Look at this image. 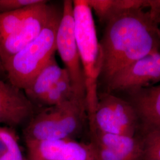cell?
<instances>
[{"label": "cell", "mask_w": 160, "mask_h": 160, "mask_svg": "<svg viewBox=\"0 0 160 160\" xmlns=\"http://www.w3.org/2000/svg\"><path fill=\"white\" fill-rule=\"evenodd\" d=\"M90 131L134 137L139 123L137 113L131 103L111 92L98 95Z\"/></svg>", "instance_id": "5"}, {"label": "cell", "mask_w": 160, "mask_h": 160, "mask_svg": "<svg viewBox=\"0 0 160 160\" xmlns=\"http://www.w3.org/2000/svg\"><path fill=\"white\" fill-rule=\"evenodd\" d=\"M73 12V1H64L57 34V51L68 74L75 97L86 102L85 78L75 37Z\"/></svg>", "instance_id": "6"}, {"label": "cell", "mask_w": 160, "mask_h": 160, "mask_svg": "<svg viewBox=\"0 0 160 160\" xmlns=\"http://www.w3.org/2000/svg\"><path fill=\"white\" fill-rule=\"evenodd\" d=\"M61 16L62 12L55 8L39 35L4 64L7 78L12 85L24 91L36 75L55 55Z\"/></svg>", "instance_id": "4"}, {"label": "cell", "mask_w": 160, "mask_h": 160, "mask_svg": "<svg viewBox=\"0 0 160 160\" xmlns=\"http://www.w3.org/2000/svg\"><path fill=\"white\" fill-rule=\"evenodd\" d=\"M87 119L86 102L74 97L35 113L23 129L24 141L74 139Z\"/></svg>", "instance_id": "3"}, {"label": "cell", "mask_w": 160, "mask_h": 160, "mask_svg": "<svg viewBox=\"0 0 160 160\" xmlns=\"http://www.w3.org/2000/svg\"><path fill=\"white\" fill-rule=\"evenodd\" d=\"M26 160H97L92 142H80L74 139L25 141Z\"/></svg>", "instance_id": "8"}, {"label": "cell", "mask_w": 160, "mask_h": 160, "mask_svg": "<svg viewBox=\"0 0 160 160\" xmlns=\"http://www.w3.org/2000/svg\"><path fill=\"white\" fill-rule=\"evenodd\" d=\"M39 4L25 7L13 12L1 13L0 42L19 29L24 21L34 12Z\"/></svg>", "instance_id": "16"}, {"label": "cell", "mask_w": 160, "mask_h": 160, "mask_svg": "<svg viewBox=\"0 0 160 160\" xmlns=\"http://www.w3.org/2000/svg\"><path fill=\"white\" fill-rule=\"evenodd\" d=\"M74 32L83 69L87 120L91 122L98 102V81L102 68V53L92 12L86 0H74Z\"/></svg>", "instance_id": "2"}, {"label": "cell", "mask_w": 160, "mask_h": 160, "mask_svg": "<svg viewBox=\"0 0 160 160\" xmlns=\"http://www.w3.org/2000/svg\"><path fill=\"white\" fill-rule=\"evenodd\" d=\"M67 72L58 63L55 55L24 90L26 96L33 103H40L42 98Z\"/></svg>", "instance_id": "13"}, {"label": "cell", "mask_w": 160, "mask_h": 160, "mask_svg": "<svg viewBox=\"0 0 160 160\" xmlns=\"http://www.w3.org/2000/svg\"><path fill=\"white\" fill-rule=\"evenodd\" d=\"M35 113L34 104L24 91L0 78V124L26 126Z\"/></svg>", "instance_id": "10"}, {"label": "cell", "mask_w": 160, "mask_h": 160, "mask_svg": "<svg viewBox=\"0 0 160 160\" xmlns=\"http://www.w3.org/2000/svg\"><path fill=\"white\" fill-rule=\"evenodd\" d=\"M99 20L106 23L112 18L129 11L128 0H86Z\"/></svg>", "instance_id": "14"}, {"label": "cell", "mask_w": 160, "mask_h": 160, "mask_svg": "<svg viewBox=\"0 0 160 160\" xmlns=\"http://www.w3.org/2000/svg\"><path fill=\"white\" fill-rule=\"evenodd\" d=\"M128 92L144 134L160 131V84Z\"/></svg>", "instance_id": "11"}, {"label": "cell", "mask_w": 160, "mask_h": 160, "mask_svg": "<svg viewBox=\"0 0 160 160\" xmlns=\"http://www.w3.org/2000/svg\"><path fill=\"white\" fill-rule=\"evenodd\" d=\"M45 0H0V14L37 5Z\"/></svg>", "instance_id": "19"}, {"label": "cell", "mask_w": 160, "mask_h": 160, "mask_svg": "<svg viewBox=\"0 0 160 160\" xmlns=\"http://www.w3.org/2000/svg\"><path fill=\"white\" fill-rule=\"evenodd\" d=\"M158 30H159L160 36V13L158 16Z\"/></svg>", "instance_id": "21"}, {"label": "cell", "mask_w": 160, "mask_h": 160, "mask_svg": "<svg viewBox=\"0 0 160 160\" xmlns=\"http://www.w3.org/2000/svg\"><path fill=\"white\" fill-rule=\"evenodd\" d=\"M143 160H160V131L145 133Z\"/></svg>", "instance_id": "18"}, {"label": "cell", "mask_w": 160, "mask_h": 160, "mask_svg": "<svg viewBox=\"0 0 160 160\" xmlns=\"http://www.w3.org/2000/svg\"><path fill=\"white\" fill-rule=\"evenodd\" d=\"M0 160H25L14 128L0 126Z\"/></svg>", "instance_id": "15"}, {"label": "cell", "mask_w": 160, "mask_h": 160, "mask_svg": "<svg viewBox=\"0 0 160 160\" xmlns=\"http://www.w3.org/2000/svg\"><path fill=\"white\" fill-rule=\"evenodd\" d=\"M92 142L109 149L115 154L130 160H143L144 146L142 140L124 135L90 132Z\"/></svg>", "instance_id": "12"}, {"label": "cell", "mask_w": 160, "mask_h": 160, "mask_svg": "<svg viewBox=\"0 0 160 160\" xmlns=\"http://www.w3.org/2000/svg\"><path fill=\"white\" fill-rule=\"evenodd\" d=\"M74 97L71 82L67 71L63 77L42 98L40 104L51 107L68 102Z\"/></svg>", "instance_id": "17"}, {"label": "cell", "mask_w": 160, "mask_h": 160, "mask_svg": "<svg viewBox=\"0 0 160 160\" xmlns=\"http://www.w3.org/2000/svg\"><path fill=\"white\" fill-rule=\"evenodd\" d=\"M6 76L7 77V75H6V70L4 68V67L2 64V62L1 61V59L0 58V78L1 79L2 77Z\"/></svg>", "instance_id": "20"}, {"label": "cell", "mask_w": 160, "mask_h": 160, "mask_svg": "<svg viewBox=\"0 0 160 160\" xmlns=\"http://www.w3.org/2000/svg\"><path fill=\"white\" fill-rule=\"evenodd\" d=\"M160 82V50L132 62L116 73L106 85L108 92L130 91Z\"/></svg>", "instance_id": "7"}, {"label": "cell", "mask_w": 160, "mask_h": 160, "mask_svg": "<svg viewBox=\"0 0 160 160\" xmlns=\"http://www.w3.org/2000/svg\"><path fill=\"white\" fill-rule=\"evenodd\" d=\"M160 13L155 9L125 12L106 23L100 41L103 62L99 78L106 85L122 69L160 50Z\"/></svg>", "instance_id": "1"}, {"label": "cell", "mask_w": 160, "mask_h": 160, "mask_svg": "<svg viewBox=\"0 0 160 160\" xmlns=\"http://www.w3.org/2000/svg\"><path fill=\"white\" fill-rule=\"evenodd\" d=\"M55 8L47 1L40 3L19 29L0 42V58L3 65L39 35Z\"/></svg>", "instance_id": "9"}]
</instances>
